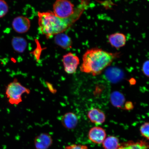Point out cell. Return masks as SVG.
Wrapping results in <instances>:
<instances>
[{
	"label": "cell",
	"instance_id": "cell-1",
	"mask_svg": "<svg viewBox=\"0 0 149 149\" xmlns=\"http://www.w3.org/2000/svg\"><path fill=\"white\" fill-rule=\"evenodd\" d=\"M85 7L81 4L79 8L75 9L72 16L67 18L58 17L51 11L38 12L39 30L47 38L64 33L80 17L85 8Z\"/></svg>",
	"mask_w": 149,
	"mask_h": 149
},
{
	"label": "cell",
	"instance_id": "cell-2",
	"mask_svg": "<svg viewBox=\"0 0 149 149\" xmlns=\"http://www.w3.org/2000/svg\"><path fill=\"white\" fill-rule=\"evenodd\" d=\"M119 55L118 53H110L97 48L88 49L83 56L80 70L93 76L99 75Z\"/></svg>",
	"mask_w": 149,
	"mask_h": 149
},
{
	"label": "cell",
	"instance_id": "cell-3",
	"mask_svg": "<svg viewBox=\"0 0 149 149\" xmlns=\"http://www.w3.org/2000/svg\"><path fill=\"white\" fill-rule=\"evenodd\" d=\"M30 92L29 89L19 82L17 79H15L7 86L6 94L9 103L12 105H17L22 102V95L24 93L29 94Z\"/></svg>",
	"mask_w": 149,
	"mask_h": 149
},
{
	"label": "cell",
	"instance_id": "cell-4",
	"mask_svg": "<svg viewBox=\"0 0 149 149\" xmlns=\"http://www.w3.org/2000/svg\"><path fill=\"white\" fill-rule=\"evenodd\" d=\"M53 13L61 18L70 17L74 13V6L70 0H56L53 5Z\"/></svg>",
	"mask_w": 149,
	"mask_h": 149
},
{
	"label": "cell",
	"instance_id": "cell-5",
	"mask_svg": "<svg viewBox=\"0 0 149 149\" xmlns=\"http://www.w3.org/2000/svg\"><path fill=\"white\" fill-rule=\"evenodd\" d=\"M62 61L64 70L67 73H75L79 64V57L72 53H69L63 56Z\"/></svg>",
	"mask_w": 149,
	"mask_h": 149
},
{
	"label": "cell",
	"instance_id": "cell-6",
	"mask_svg": "<svg viewBox=\"0 0 149 149\" xmlns=\"http://www.w3.org/2000/svg\"><path fill=\"white\" fill-rule=\"evenodd\" d=\"M12 27L14 30L19 33L27 32L31 27V21L28 18L24 16H18L13 20Z\"/></svg>",
	"mask_w": 149,
	"mask_h": 149
},
{
	"label": "cell",
	"instance_id": "cell-7",
	"mask_svg": "<svg viewBox=\"0 0 149 149\" xmlns=\"http://www.w3.org/2000/svg\"><path fill=\"white\" fill-rule=\"evenodd\" d=\"M88 136L89 139L93 143L100 144L106 138L107 134L103 128L95 126L91 128L89 130Z\"/></svg>",
	"mask_w": 149,
	"mask_h": 149
},
{
	"label": "cell",
	"instance_id": "cell-8",
	"mask_svg": "<svg viewBox=\"0 0 149 149\" xmlns=\"http://www.w3.org/2000/svg\"><path fill=\"white\" fill-rule=\"evenodd\" d=\"M53 142L51 135L46 133H42L37 136L34 141L36 149H48L52 146Z\"/></svg>",
	"mask_w": 149,
	"mask_h": 149
},
{
	"label": "cell",
	"instance_id": "cell-9",
	"mask_svg": "<svg viewBox=\"0 0 149 149\" xmlns=\"http://www.w3.org/2000/svg\"><path fill=\"white\" fill-rule=\"evenodd\" d=\"M61 124L65 128L68 130H72L77 126L78 119L75 113L72 112L65 113L61 117Z\"/></svg>",
	"mask_w": 149,
	"mask_h": 149
},
{
	"label": "cell",
	"instance_id": "cell-10",
	"mask_svg": "<svg viewBox=\"0 0 149 149\" xmlns=\"http://www.w3.org/2000/svg\"><path fill=\"white\" fill-rule=\"evenodd\" d=\"M126 37L123 33H117L109 35L108 40L110 44L113 47L119 49L125 45Z\"/></svg>",
	"mask_w": 149,
	"mask_h": 149
},
{
	"label": "cell",
	"instance_id": "cell-11",
	"mask_svg": "<svg viewBox=\"0 0 149 149\" xmlns=\"http://www.w3.org/2000/svg\"><path fill=\"white\" fill-rule=\"evenodd\" d=\"M87 116L93 123L101 125L105 122L106 116L103 111L96 108H93L89 111Z\"/></svg>",
	"mask_w": 149,
	"mask_h": 149
},
{
	"label": "cell",
	"instance_id": "cell-12",
	"mask_svg": "<svg viewBox=\"0 0 149 149\" xmlns=\"http://www.w3.org/2000/svg\"><path fill=\"white\" fill-rule=\"evenodd\" d=\"M54 40L55 44L63 49H67L72 47V42L71 39L64 33L55 35Z\"/></svg>",
	"mask_w": 149,
	"mask_h": 149
},
{
	"label": "cell",
	"instance_id": "cell-13",
	"mask_svg": "<svg viewBox=\"0 0 149 149\" xmlns=\"http://www.w3.org/2000/svg\"><path fill=\"white\" fill-rule=\"evenodd\" d=\"M117 149H149V145L148 143L144 141L136 142L129 141L120 144Z\"/></svg>",
	"mask_w": 149,
	"mask_h": 149
},
{
	"label": "cell",
	"instance_id": "cell-14",
	"mask_svg": "<svg viewBox=\"0 0 149 149\" xmlns=\"http://www.w3.org/2000/svg\"><path fill=\"white\" fill-rule=\"evenodd\" d=\"M12 45L15 51L18 53H23L26 48L27 43L23 37H14L12 40Z\"/></svg>",
	"mask_w": 149,
	"mask_h": 149
},
{
	"label": "cell",
	"instance_id": "cell-15",
	"mask_svg": "<svg viewBox=\"0 0 149 149\" xmlns=\"http://www.w3.org/2000/svg\"><path fill=\"white\" fill-rule=\"evenodd\" d=\"M110 98L112 104L117 107H122L125 100L123 95L117 91L112 93Z\"/></svg>",
	"mask_w": 149,
	"mask_h": 149
},
{
	"label": "cell",
	"instance_id": "cell-16",
	"mask_svg": "<svg viewBox=\"0 0 149 149\" xmlns=\"http://www.w3.org/2000/svg\"><path fill=\"white\" fill-rule=\"evenodd\" d=\"M102 143L104 149H117L120 145L118 139L113 136L107 138Z\"/></svg>",
	"mask_w": 149,
	"mask_h": 149
},
{
	"label": "cell",
	"instance_id": "cell-17",
	"mask_svg": "<svg viewBox=\"0 0 149 149\" xmlns=\"http://www.w3.org/2000/svg\"><path fill=\"white\" fill-rule=\"evenodd\" d=\"M9 11V7L6 2L4 0H0V18L6 15Z\"/></svg>",
	"mask_w": 149,
	"mask_h": 149
},
{
	"label": "cell",
	"instance_id": "cell-18",
	"mask_svg": "<svg viewBox=\"0 0 149 149\" xmlns=\"http://www.w3.org/2000/svg\"><path fill=\"white\" fill-rule=\"evenodd\" d=\"M149 124L148 122H145L141 126L140 131L141 135L145 138L148 140Z\"/></svg>",
	"mask_w": 149,
	"mask_h": 149
},
{
	"label": "cell",
	"instance_id": "cell-19",
	"mask_svg": "<svg viewBox=\"0 0 149 149\" xmlns=\"http://www.w3.org/2000/svg\"><path fill=\"white\" fill-rule=\"evenodd\" d=\"M64 149H88V147L84 145L72 144L65 146Z\"/></svg>",
	"mask_w": 149,
	"mask_h": 149
},
{
	"label": "cell",
	"instance_id": "cell-20",
	"mask_svg": "<svg viewBox=\"0 0 149 149\" xmlns=\"http://www.w3.org/2000/svg\"><path fill=\"white\" fill-rule=\"evenodd\" d=\"M142 71L144 75L148 77H149V61H147L143 63L142 68Z\"/></svg>",
	"mask_w": 149,
	"mask_h": 149
},
{
	"label": "cell",
	"instance_id": "cell-21",
	"mask_svg": "<svg viewBox=\"0 0 149 149\" xmlns=\"http://www.w3.org/2000/svg\"><path fill=\"white\" fill-rule=\"evenodd\" d=\"M124 107L127 110H130L133 109L134 106L132 102H128L125 104Z\"/></svg>",
	"mask_w": 149,
	"mask_h": 149
},
{
	"label": "cell",
	"instance_id": "cell-22",
	"mask_svg": "<svg viewBox=\"0 0 149 149\" xmlns=\"http://www.w3.org/2000/svg\"><path fill=\"white\" fill-rule=\"evenodd\" d=\"M46 84L47 85L48 89L52 93L55 94L57 92V91L54 88L53 86L51 84L47 82L46 83Z\"/></svg>",
	"mask_w": 149,
	"mask_h": 149
}]
</instances>
